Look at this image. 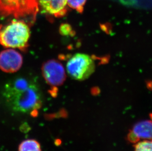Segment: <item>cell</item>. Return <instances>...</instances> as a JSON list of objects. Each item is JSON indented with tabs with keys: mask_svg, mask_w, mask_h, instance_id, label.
I'll return each mask as SVG.
<instances>
[{
	"mask_svg": "<svg viewBox=\"0 0 152 151\" xmlns=\"http://www.w3.org/2000/svg\"><path fill=\"white\" fill-rule=\"evenodd\" d=\"M1 93L6 104L16 112L35 116L42 107V92L38 83L32 77L20 76L10 80Z\"/></svg>",
	"mask_w": 152,
	"mask_h": 151,
	"instance_id": "1",
	"label": "cell"
},
{
	"mask_svg": "<svg viewBox=\"0 0 152 151\" xmlns=\"http://www.w3.org/2000/svg\"><path fill=\"white\" fill-rule=\"evenodd\" d=\"M23 58L21 54L12 49H7L0 53V69L7 73H14L21 67Z\"/></svg>",
	"mask_w": 152,
	"mask_h": 151,
	"instance_id": "6",
	"label": "cell"
},
{
	"mask_svg": "<svg viewBox=\"0 0 152 151\" xmlns=\"http://www.w3.org/2000/svg\"><path fill=\"white\" fill-rule=\"evenodd\" d=\"M18 151H42L38 141L33 139L22 141L19 146Z\"/></svg>",
	"mask_w": 152,
	"mask_h": 151,
	"instance_id": "9",
	"label": "cell"
},
{
	"mask_svg": "<svg viewBox=\"0 0 152 151\" xmlns=\"http://www.w3.org/2000/svg\"><path fill=\"white\" fill-rule=\"evenodd\" d=\"M28 24L23 20L13 19L0 26V44L6 48L26 50L30 37Z\"/></svg>",
	"mask_w": 152,
	"mask_h": 151,
	"instance_id": "3",
	"label": "cell"
},
{
	"mask_svg": "<svg viewBox=\"0 0 152 151\" xmlns=\"http://www.w3.org/2000/svg\"><path fill=\"white\" fill-rule=\"evenodd\" d=\"M129 142L136 143L140 139H152V120H143L137 123L127 136Z\"/></svg>",
	"mask_w": 152,
	"mask_h": 151,
	"instance_id": "8",
	"label": "cell"
},
{
	"mask_svg": "<svg viewBox=\"0 0 152 151\" xmlns=\"http://www.w3.org/2000/svg\"><path fill=\"white\" fill-rule=\"evenodd\" d=\"M39 10L37 0H0V20L17 19L33 24Z\"/></svg>",
	"mask_w": 152,
	"mask_h": 151,
	"instance_id": "2",
	"label": "cell"
},
{
	"mask_svg": "<svg viewBox=\"0 0 152 151\" xmlns=\"http://www.w3.org/2000/svg\"><path fill=\"white\" fill-rule=\"evenodd\" d=\"M66 67L68 74L72 78L82 81L93 74L96 65L93 59L88 54L76 53L69 59Z\"/></svg>",
	"mask_w": 152,
	"mask_h": 151,
	"instance_id": "4",
	"label": "cell"
},
{
	"mask_svg": "<svg viewBox=\"0 0 152 151\" xmlns=\"http://www.w3.org/2000/svg\"><path fill=\"white\" fill-rule=\"evenodd\" d=\"M87 0H67V4L71 9L79 13L83 12L84 8Z\"/></svg>",
	"mask_w": 152,
	"mask_h": 151,
	"instance_id": "10",
	"label": "cell"
},
{
	"mask_svg": "<svg viewBox=\"0 0 152 151\" xmlns=\"http://www.w3.org/2000/svg\"><path fill=\"white\" fill-rule=\"evenodd\" d=\"M42 12L56 18L63 17L68 12L67 0H37Z\"/></svg>",
	"mask_w": 152,
	"mask_h": 151,
	"instance_id": "7",
	"label": "cell"
},
{
	"mask_svg": "<svg viewBox=\"0 0 152 151\" xmlns=\"http://www.w3.org/2000/svg\"><path fill=\"white\" fill-rule=\"evenodd\" d=\"M134 151H152V139L145 140L136 143Z\"/></svg>",
	"mask_w": 152,
	"mask_h": 151,
	"instance_id": "11",
	"label": "cell"
},
{
	"mask_svg": "<svg viewBox=\"0 0 152 151\" xmlns=\"http://www.w3.org/2000/svg\"><path fill=\"white\" fill-rule=\"evenodd\" d=\"M42 73L46 83L53 87L63 84L66 78L65 69L58 60H48L42 66Z\"/></svg>",
	"mask_w": 152,
	"mask_h": 151,
	"instance_id": "5",
	"label": "cell"
}]
</instances>
